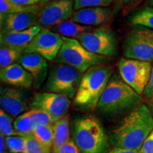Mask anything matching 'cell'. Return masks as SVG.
I'll use <instances>...</instances> for the list:
<instances>
[{
  "label": "cell",
  "instance_id": "6da1fadb",
  "mask_svg": "<svg viewBox=\"0 0 153 153\" xmlns=\"http://www.w3.org/2000/svg\"><path fill=\"white\" fill-rule=\"evenodd\" d=\"M153 131V115L148 106L141 104L124 117L108 134L114 148L138 152Z\"/></svg>",
  "mask_w": 153,
  "mask_h": 153
},
{
  "label": "cell",
  "instance_id": "7a4b0ae2",
  "mask_svg": "<svg viewBox=\"0 0 153 153\" xmlns=\"http://www.w3.org/2000/svg\"><path fill=\"white\" fill-rule=\"evenodd\" d=\"M141 95L127 85L119 73H114L101 95L97 110L107 118L128 114L142 104Z\"/></svg>",
  "mask_w": 153,
  "mask_h": 153
},
{
  "label": "cell",
  "instance_id": "3957f363",
  "mask_svg": "<svg viewBox=\"0 0 153 153\" xmlns=\"http://www.w3.org/2000/svg\"><path fill=\"white\" fill-rule=\"evenodd\" d=\"M72 137L81 153H108L111 150L108 135L92 115L78 116L73 120Z\"/></svg>",
  "mask_w": 153,
  "mask_h": 153
},
{
  "label": "cell",
  "instance_id": "277c9868",
  "mask_svg": "<svg viewBox=\"0 0 153 153\" xmlns=\"http://www.w3.org/2000/svg\"><path fill=\"white\" fill-rule=\"evenodd\" d=\"M113 75L111 67L94 66L82 74L79 88L73 100L74 107L83 112L97 109L101 95Z\"/></svg>",
  "mask_w": 153,
  "mask_h": 153
},
{
  "label": "cell",
  "instance_id": "5b68a950",
  "mask_svg": "<svg viewBox=\"0 0 153 153\" xmlns=\"http://www.w3.org/2000/svg\"><path fill=\"white\" fill-rule=\"evenodd\" d=\"M62 45L55 59L58 64L67 65L84 74L89 69L103 65L110 60V57L89 52L78 40L67 37H62Z\"/></svg>",
  "mask_w": 153,
  "mask_h": 153
},
{
  "label": "cell",
  "instance_id": "8992f818",
  "mask_svg": "<svg viewBox=\"0 0 153 153\" xmlns=\"http://www.w3.org/2000/svg\"><path fill=\"white\" fill-rule=\"evenodd\" d=\"M82 72L64 64L53 66L44 85V91L56 93L74 99L82 77Z\"/></svg>",
  "mask_w": 153,
  "mask_h": 153
},
{
  "label": "cell",
  "instance_id": "52a82bcc",
  "mask_svg": "<svg viewBox=\"0 0 153 153\" xmlns=\"http://www.w3.org/2000/svg\"><path fill=\"white\" fill-rule=\"evenodd\" d=\"M123 54L126 58L153 61V30L135 25L124 41Z\"/></svg>",
  "mask_w": 153,
  "mask_h": 153
},
{
  "label": "cell",
  "instance_id": "ba28073f",
  "mask_svg": "<svg viewBox=\"0 0 153 153\" xmlns=\"http://www.w3.org/2000/svg\"><path fill=\"white\" fill-rule=\"evenodd\" d=\"M118 68L122 79L138 94L142 95L150 78L151 63L122 57Z\"/></svg>",
  "mask_w": 153,
  "mask_h": 153
},
{
  "label": "cell",
  "instance_id": "9c48e42d",
  "mask_svg": "<svg viewBox=\"0 0 153 153\" xmlns=\"http://www.w3.org/2000/svg\"><path fill=\"white\" fill-rule=\"evenodd\" d=\"M89 52L105 57H114L118 53L116 34L110 28H94L78 40Z\"/></svg>",
  "mask_w": 153,
  "mask_h": 153
},
{
  "label": "cell",
  "instance_id": "30bf717a",
  "mask_svg": "<svg viewBox=\"0 0 153 153\" xmlns=\"http://www.w3.org/2000/svg\"><path fill=\"white\" fill-rule=\"evenodd\" d=\"M30 109L45 112L52 118L53 123L68 115L70 106V99L56 93H36L28 104Z\"/></svg>",
  "mask_w": 153,
  "mask_h": 153
},
{
  "label": "cell",
  "instance_id": "8fae6325",
  "mask_svg": "<svg viewBox=\"0 0 153 153\" xmlns=\"http://www.w3.org/2000/svg\"><path fill=\"white\" fill-rule=\"evenodd\" d=\"M62 37L48 28H43L24 48L25 53H37L46 60L56 59L62 45Z\"/></svg>",
  "mask_w": 153,
  "mask_h": 153
},
{
  "label": "cell",
  "instance_id": "7c38bea8",
  "mask_svg": "<svg viewBox=\"0 0 153 153\" xmlns=\"http://www.w3.org/2000/svg\"><path fill=\"white\" fill-rule=\"evenodd\" d=\"M73 11L74 0H51L38 14V24L43 28H51L72 19Z\"/></svg>",
  "mask_w": 153,
  "mask_h": 153
},
{
  "label": "cell",
  "instance_id": "4fadbf2b",
  "mask_svg": "<svg viewBox=\"0 0 153 153\" xmlns=\"http://www.w3.org/2000/svg\"><path fill=\"white\" fill-rule=\"evenodd\" d=\"M28 99V94L22 88H1L0 104L1 109L12 117H18L27 109Z\"/></svg>",
  "mask_w": 153,
  "mask_h": 153
},
{
  "label": "cell",
  "instance_id": "5bb4252c",
  "mask_svg": "<svg viewBox=\"0 0 153 153\" xmlns=\"http://www.w3.org/2000/svg\"><path fill=\"white\" fill-rule=\"evenodd\" d=\"M53 123L50 116L45 112L37 109H30L23 113L14 122L15 131L19 135H32L38 127Z\"/></svg>",
  "mask_w": 153,
  "mask_h": 153
},
{
  "label": "cell",
  "instance_id": "9a60e30c",
  "mask_svg": "<svg viewBox=\"0 0 153 153\" xmlns=\"http://www.w3.org/2000/svg\"><path fill=\"white\" fill-rule=\"evenodd\" d=\"M18 63L32 76L34 87H41L48 75L47 60L37 53H25L19 59Z\"/></svg>",
  "mask_w": 153,
  "mask_h": 153
},
{
  "label": "cell",
  "instance_id": "2e32d148",
  "mask_svg": "<svg viewBox=\"0 0 153 153\" xmlns=\"http://www.w3.org/2000/svg\"><path fill=\"white\" fill-rule=\"evenodd\" d=\"M111 10L109 7H90L75 11L72 21L87 26H101L109 21Z\"/></svg>",
  "mask_w": 153,
  "mask_h": 153
},
{
  "label": "cell",
  "instance_id": "e0dca14e",
  "mask_svg": "<svg viewBox=\"0 0 153 153\" xmlns=\"http://www.w3.org/2000/svg\"><path fill=\"white\" fill-rule=\"evenodd\" d=\"M1 81L14 87L28 89L33 85V79L28 72L18 62L1 68Z\"/></svg>",
  "mask_w": 153,
  "mask_h": 153
},
{
  "label": "cell",
  "instance_id": "ac0fdd59",
  "mask_svg": "<svg viewBox=\"0 0 153 153\" xmlns=\"http://www.w3.org/2000/svg\"><path fill=\"white\" fill-rule=\"evenodd\" d=\"M38 15L28 13L1 14V32L22 31L37 26Z\"/></svg>",
  "mask_w": 153,
  "mask_h": 153
},
{
  "label": "cell",
  "instance_id": "d6986e66",
  "mask_svg": "<svg viewBox=\"0 0 153 153\" xmlns=\"http://www.w3.org/2000/svg\"><path fill=\"white\" fill-rule=\"evenodd\" d=\"M43 28L40 25H37L22 31L1 32V46L24 49Z\"/></svg>",
  "mask_w": 153,
  "mask_h": 153
},
{
  "label": "cell",
  "instance_id": "ffe728a7",
  "mask_svg": "<svg viewBox=\"0 0 153 153\" xmlns=\"http://www.w3.org/2000/svg\"><path fill=\"white\" fill-rule=\"evenodd\" d=\"M94 28L91 26H85L74 22L73 21L68 20L53 26L51 28V30L55 33H58L62 37L79 40L82 36L92 30Z\"/></svg>",
  "mask_w": 153,
  "mask_h": 153
},
{
  "label": "cell",
  "instance_id": "44dd1931",
  "mask_svg": "<svg viewBox=\"0 0 153 153\" xmlns=\"http://www.w3.org/2000/svg\"><path fill=\"white\" fill-rule=\"evenodd\" d=\"M54 130V142L52 153L57 152L59 149L70 141V124L69 115L60 118L53 123Z\"/></svg>",
  "mask_w": 153,
  "mask_h": 153
},
{
  "label": "cell",
  "instance_id": "7402d4cb",
  "mask_svg": "<svg viewBox=\"0 0 153 153\" xmlns=\"http://www.w3.org/2000/svg\"><path fill=\"white\" fill-rule=\"evenodd\" d=\"M43 6H24L19 5L8 1L0 0V13L5 14H20L28 13L38 15Z\"/></svg>",
  "mask_w": 153,
  "mask_h": 153
},
{
  "label": "cell",
  "instance_id": "603a6c76",
  "mask_svg": "<svg viewBox=\"0 0 153 153\" xmlns=\"http://www.w3.org/2000/svg\"><path fill=\"white\" fill-rule=\"evenodd\" d=\"M32 135L38 143L52 150L54 142V130L53 123L39 126L32 133Z\"/></svg>",
  "mask_w": 153,
  "mask_h": 153
},
{
  "label": "cell",
  "instance_id": "cb8c5ba5",
  "mask_svg": "<svg viewBox=\"0 0 153 153\" xmlns=\"http://www.w3.org/2000/svg\"><path fill=\"white\" fill-rule=\"evenodd\" d=\"M24 49L16 48L1 46L0 48V67L1 68L18 62L24 54Z\"/></svg>",
  "mask_w": 153,
  "mask_h": 153
},
{
  "label": "cell",
  "instance_id": "d4e9b609",
  "mask_svg": "<svg viewBox=\"0 0 153 153\" xmlns=\"http://www.w3.org/2000/svg\"><path fill=\"white\" fill-rule=\"evenodd\" d=\"M7 149L10 153H25L27 150L28 135L5 137Z\"/></svg>",
  "mask_w": 153,
  "mask_h": 153
},
{
  "label": "cell",
  "instance_id": "484cf974",
  "mask_svg": "<svg viewBox=\"0 0 153 153\" xmlns=\"http://www.w3.org/2000/svg\"><path fill=\"white\" fill-rule=\"evenodd\" d=\"M131 22L134 25H139L153 30V8L148 7L140 11L131 17Z\"/></svg>",
  "mask_w": 153,
  "mask_h": 153
},
{
  "label": "cell",
  "instance_id": "4316f807",
  "mask_svg": "<svg viewBox=\"0 0 153 153\" xmlns=\"http://www.w3.org/2000/svg\"><path fill=\"white\" fill-rule=\"evenodd\" d=\"M0 132L5 137L19 135L15 131L11 116L1 108L0 110Z\"/></svg>",
  "mask_w": 153,
  "mask_h": 153
},
{
  "label": "cell",
  "instance_id": "83f0119b",
  "mask_svg": "<svg viewBox=\"0 0 153 153\" xmlns=\"http://www.w3.org/2000/svg\"><path fill=\"white\" fill-rule=\"evenodd\" d=\"M114 2V0H74V10L90 7H108Z\"/></svg>",
  "mask_w": 153,
  "mask_h": 153
},
{
  "label": "cell",
  "instance_id": "f1b7e54d",
  "mask_svg": "<svg viewBox=\"0 0 153 153\" xmlns=\"http://www.w3.org/2000/svg\"><path fill=\"white\" fill-rule=\"evenodd\" d=\"M25 153H52V150L38 143L32 135H28L27 150Z\"/></svg>",
  "mask_w": 153,
  "mask_h": 153
},
{
  "label": "cell",
  "instance_id": "f546056e",
  "mask_svg": "<svg viewBox=\"0 0 153 153\" xmlns=\"http://www.w3.org/2000/svg\"><path fill=\"white\" fill-rule=\"evenodd\" d=\"M138 153H153V131L144 141Z\"/></svg>",
  "mask_w": 153,
  "mask_h": 153
},
{
  "label": "cell",
  "instance_id": "4dcf8cb0",
  "mask_svg": "<svg viewBox=\"0 0 153 153\" xmlns=\"http://www.w3.org/2000/svg\"><path fill=\"white\" fill-rule=\"evenodd\" d=\"M11 2L24 6H43L51 0H8Z\"/></svg>",
  "mask_w": 153,
  "mask_h": 153
},
{
  "label": "cell",
  "instance_id": "1f68e13d",
  "mask_svg": "<svg viewBox=\"0 0 153 153\" xmlns=\"http://www.w3.org/2000/svg\"><path fill=\"white\" fill-rule=\"evenodd\" d=\"M55 153H81L76 145L74 144L73 140H71L70 142L62 146Z\"/></svg>",
  "mask_w": 153,
  "mask_h": 153
},
{
  "label": "cell",
  "instance_id": "d6a6232c",
  "mask_svg": "<svg viewBox=\"0 0 153 153\" xmlns=\"http://www.w3.org/2000/svg\"><path fill=\"white\" fill-rule=\"evenodd\" d=\"M143 94H144V96L147 99H149L153 97V65L152 68V70H151L150 80H149L148 85H147L146 88H145Z\"/></svg>",
  "mask_w": 153,
  "mask_h": 153
},
{
  "label": "cell",
  "instance_id": "836d02e7",
  "mask_svg": "<svg viewBox=\"0 0 153 153\" xmlns=\"http://www.w3.org/2000/svg\"><path fill=\"white\" fill-rule=\"evenodd\" d=\"M108 153H138L137 151L128 150L125 148H114L111 149L109 152Z\"/></svg>",
  "mask_w": 153,
  "mask_h": 153
},
{
  "label": "cell",
  "instance_id": "e575fe53",
  "mask_svg": "<svg viewBox=\"0 0 153 153\" xmlns=\"http://www.w3.org/2000/svg\"><path fill=\"white\" fill-rule=\"evenodd\" d=\"M6 148H7V145H6L5 136L0 133V153H7Z\"/></svg>",
  "mask_w": 153,
  "mask_h": 153
},
{
  "label": "cell",
  "instance_id": "d590c367",
  "mask_svg": "<svg viewBox=\"0 0 153 153\" xmlns=\"http://www.w3.org/2000/svg\"><path fill=\"white\" fill-rule=\"evenodd\" d=\"M114 1H116L118 3L122 4H127L135 2V1H137V0H114Z\"/></svg>",
  "mask_w": 153,
  "mask_h": 153
},
{
  "label": "cell",
  "instance_id": "8d00e7d4",
  "mask_svg": "<svg viewBox=\"0 0 153 153\" xmlns=\"http://www.w3.org/2000/svg\"><path fill=\"white\" fill-rule=\"evenodd\" d=\"M148 107H149V108H150V110L151 111V112H152V114L153 115V97H152V98H150V100H149Z\"/></svg>",
  "mask_w": 153,
  "mask_h": 153
},
{
  "label": "cell",
  "instance_id": "74e56055",
  "mask_svg": "<svg viewBox=\"0 0 153 153\" xmlns=\"http://www.w3.org/2000/svg\"><path fill=\"white\" fill-rule=\"evenodd\" d=\"M148 2L151 7H153V0H148Z\"/></svg>",
  "mask_w": 153,
  "mask_h": 153
},
{
  "label": "cell",
  "instance_id": "f35d334b",
  "mask_svg": "<svg viewBox=\"0 0 153 153\" xmlns=\"http://www.w3.org/2000/svg\"><path fill=\"white\" fill-rule=\"evenodd\" d=\"M152 8H153V7H152Z\"/></svg>",
  "mask_w": 153,
  "mask_h": 153
},
{
  "label": "cell",
  "instance_id": "ab89813d",
  "mask_svg": "<svg viewBox=\"0 0 153 153\" xmlns=\"http://www.w3.org/2000/svg\"></svg>",
  "mask_w": 153,
  "mask_h": 153
}]
</instances>
